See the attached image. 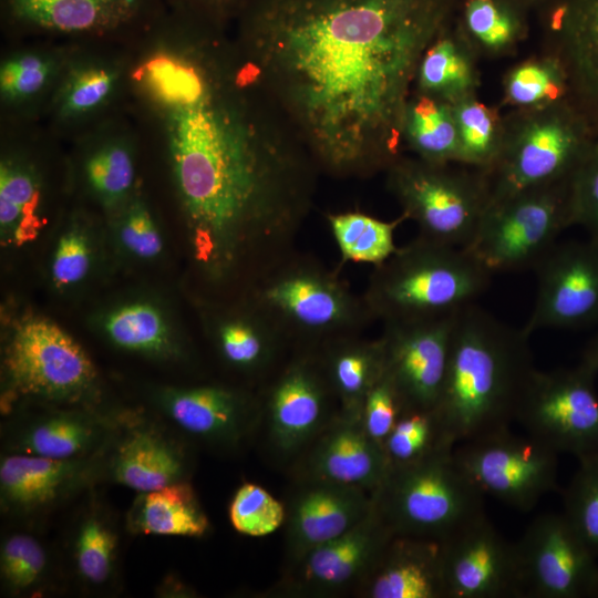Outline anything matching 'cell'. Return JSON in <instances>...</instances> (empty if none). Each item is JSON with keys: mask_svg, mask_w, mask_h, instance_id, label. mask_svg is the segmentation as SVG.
<instances>
[{"mask_svg": "<svg viewBox=\"0 0 598 598\" xmlns=\"http://www.w3.org/2000/svg\"><path fill=\"white\" fill-rule=\"evenodd\" d=\"M455 0H248L247 63L320 174L370 178L403 155L419 63Z\"/></svg>", "mask_w": 598, "mask_h": 598, "instance_id": "1", "label": "cell"}, {"mask_svg": "<svg viewBox=\"0 0 598 598\" xmlns=\"http://www.w3.org/2000/svg\"><path fill=\"white\" fill-rule=\"evenodd\" d=\"M207 70L173 107L169 151L193 268L227 299L296 250L321 174L248 64L231 86Z\"/></svg>", "mask_w": 598, "mask_h": 598, "instance_id": "2", "label": "cell"}, {"mask_svg": "<svg viewBox=\"0 0 598 598\" xmlns=\"http://www.w3.org/2000/svg\"><path fill=\"white\" fill-rule=\"evenodd\" d=\"M529 338L475 302L456 313L434 409L446 444L455 447L516 422L536 371Z\"/></svg>", "mask_w": 598, "mask_h": 598, "instance_id": "3", "label": "cell"}, {"mask_svg": "<svg viewBox=\"0 0 598 598\" xmlns=\"http://www.w3.org/2000/svg\"><path fill=\"white\" fill-rule=\"evenodd\" d=\"M492 275L466 248L416 236L373 267L362 297L382 323L439 318L474 303Z\"/></svg>", "mask_w": 598, "mask_h": 598, "instance_id": "4", "label": "cell"}, {"mask_svg": "<svg viewBox=\"0 0 598 598\" xmlns=\"http://www.w3.org/2000/svg\"><path fill=\"white\" fill-rule=\"evenodd\" d=\"M278 327L291 349H319L362 334L373 321L362 295L317 257L297 249L245 293Z\"/></svg>", "mask_w": 598, "mask_h": 598, "instance_id": "5", "label": "cell"}, {"mask_svg": "<svg viewBox=\"0 0 598 598\" xmlns=\"http://www.w3.org/2000/svg\"><path fill=\"white\" fill-rule=\"evenodd\" d=\"M495 163L482 171L489 204L571 176L598 134L567 99L547 106L511 110Z\"/></svg>", "mask_w": 598, "mask_h": 598, "instance_id": "6", "label": "cell"}, {"mask_svg": "<svg viewBox=\"0 0 598 598\" xmlns=\"http://www.w3.org/2000/svg\"><path fill=\"white\" fill-rule=\"evenodd\" d=\"M371 496L393 535L442 542L485 514L484 494L457 463L454 447L390 467Z\"/></svg>", "mask_w": 598, "mask_h": 598, "instance_id": "7", "label": "cell"}, {"mask_svg": "<svg viewBox=\"0 0 598 598\" xmlns=\"http://www.w3.org/2000/svg\"><path fill=\"white\" fill-rule=\"evenodd\" d=\"M388 190L417 236L467 247L489 205L486 177L461 164H434L401 155L385 172Z\"/></svg>", "mask_w": 598, "mask_h": 598, "instance_id": "8", "label": "cell"}, {"mask_svg": "<svg viewBox=\"0 0 598 598\" xmlns=\"http://www.w3.org/2000/svg\"><path fill=\"white\" fill-rule=\"evenodd\" d=\"M8 413L16 399L94 409L97 372L85 350L56 323L40 317L20 322L2 354ZM95 410V409H94Z\"/></svg>", "mask_w": 598, "mask_h": 598, "instance_id": "9", "label": "cell"}, {"mask_svg": "<svg viewBox=\"0 0 598 598\" xmlns=\"http://www.w3.org/2000/svg\"><path fill=\"white\" fill-rule=\"evenodd\" d=\"M570 226L569 177L491 203L465 248L492 274L534 269Z\"/></svg>", "mask_w": 598, "mask_h": 598, "instance_id": "10", "label": "cell"}, {"mask_svg": "<svg viewBox=\"0 0 598 598\" xmlns=\"http://www.w3.org/2000/svg\"><path fill=\"white\" fill-rule=\"evenodd\" d=\"M260 422L272 455L289 466L339 411L318 349L293 348L264 381Z\"/></svg>", "mask_w": 598, "mask_h": 598, "instance_id": "11", "label": "cell"}, {"mask_svg": "<svg viewBox=\"0 0 598 598\" xmlns=\"http://www.w3.org/2000/svg\"><path fill=\"white\" fill-rule=\"evenodd\" d=\"M598 372L584 362L550 371L536 369L516 422L558 454L578 458L598 453Z\"/></svg>", "mask_w": 598, "mask_h": 598, "instance_id": "12", "label": "cell"}, {"mask_svg": "<svg viewBox=\"0 0 598 598\" xmlns=\"http://www.w3.org/2000/svg\"><path fill=\"white\" fill-rule=\"evenodd\" d=\"M558 453L529 435L503 429L463 442L454 456L484 496L532 511L558 485Z\"/></svg>", "mask_w": 598, "mask_h": 598, "instance_id": "13", "label": "cell"}, {"mask_svg": "<svg viewBox=\"0 0 598 598\" xmlns=\"http://www.w3.org/2000/svg\"><path fill=\"white\" fill-rule=\"evenodd\" d=\"M515 544L524 597L598 596V557L563 513L536 517Z\"/></svg>", "mask_w": 598, "mask_h": 598, "instance_id": "14", "label": "cell"}, {"mask_svg": "<svg viewBox=\"0 0 598 598\" xmlns=\"http://www.w3.org/2000/svg\"><path fill=\"white\" fill-rule=\"evenodd\" d=\"M393 533L375 507L339 537L312 549L283 571L269 596L334 598L354 592L369 575Z\"/></svg>", "mask_w": 598, "mask_h": 598, "instance_id": "15", "label": "cell"}, {"mask_svg": "<svg viewBox=\"0 0 598 598\" xmlns=\"http://www.w3.org/2000/svg\"><path fill=\"white\" fill-rule=\"evenodd\" d=\"M533 270L537 288L527 334L598 326V240L557 243Z\"/></svg>", "mask_w": 598, "mask_h": 598, "instance_id": "16", "label": "cell"}, {"mask_svg": "<svg viewBox=\"0 0 598 598\" xmlns=\"http://www.w3.org/2000/svg\"><path fill=\"white\" fill-rule=\"evenodd\" d=\"M447 598L524 597L515 543L486 514L441 542Z\"/></svg>", "mask_w": 598, "mask_h": 598, "instance_id": "17", "label": "cell"}, {"mask_svg": "<svg viewBox=\"0 0 598 598\" xmlns=\"http://www.w3.org/2000/svg\"><path fill=\"white\" fill-rule=\"evenodd\" d=\"M456 313L383 323L379 338L383 346L385 371L398 389L403 412L435 409Z\"/></svg>", "mask_w": 598, "mask_h": 598, "instance_id": "18", "label": "cell"}, {"mask_svg": "<svg viewBox=\"0 0 598 598\" xmlns=\"http://www.w3.org/2000/svg\"><path fill=\"white\" fill-rule=\"evenodd\" d=\"M156 403L181 431L216 446L239 445L260 422L258 395L224 384L163 388Z\"/></svg>", "mask_w": 598, "mask_h": 598, "instance_id": "19", "label": "cell"}, {"mask_svg": "<svg viewBox=\"0 0 598 598\" xmlns=\"http://www.w3.org/2000/svg\"><path fill=\"white\" fill-rule=\"evenodd\" d=\"M103 452L72 460L4 453L0 461L2 512L22 518L52 511L102 476Z\"/></svg>", "mask_w": 598, "mask_h": 598, "instance_id": "20", "label": "cell"}, {"mask_svg": "<svg viewBox=\"0 0 598 598\" xmlns=\"http://www.w3.org/2000/svg\"><path fill=\"white\" fill-rule=\"evenodd\" d=\"M285 504L287 570L312 549L339 537L362 520L371 511L372 496L353 486L298 480Z\"/></svg>", "mask_w": 598, "mask_h": 598, "instance_id": "21", "label": "cell"}, {"mask_svg": "<svg viewBox=\"0 0 598 598\" xmlns=\"http://www.w3.org/2000/svg\"><path fill=\"white\" fill-rule=\"evenodd\" d=\"M290 470L295 481L331 482L372 494L390 465L383 447L367 434L360 416L338 411Z\"/></svg>", "mask_w": 598, "mask_h": 598, "instance_id": "22", "label": "cell"}, {"mask_svg": "<svg viewBox=\"0 0 598 598\" xmlns=\"http://www.w3.org/2000/svg\"><path fill=\"white\" fill-rule=\"evenodd\" d=\"M542 52L557 58L568 100L598 134V0H551L544 18Z\"/></svg>", "mask_w": 598, "mask_h": 598, "instance_id": "23", "label": "cell"}, {"mask_svg": "<svg viewBox=\"0 0 598 598\" xmlns=\"http://www.w3.org/2000/svg\"><path fill=\"white\" fill-rule=\"evenodd\" d=\"M190 460L184 446L155 423L116 421L104 452L102 477L137 493L186 481Z\"/></svg>", "mask_w": 598, "mask_h": 598, "instance_id": "24", "label": "cell"}, {"mask_svg": "<svg viewBox=\"0 0 598 598\" xmlns=\"http://www.w3.org/2000/svg\"><path fill=\"white\" fill-rule=\"evenodd\" d=\"M212 306L206 327L218 359L240 375L265 381L291 350L283 333L244 295Z\"/></svg>", "mask_w": 598, "mask_h": 598, "instance_id": "25", "label": "cell"}, {"mask_svg": "<svg viewBox=\"0 0 598 598\" xmlns=\"http://www.w3.org/2000/svg\"><path fill=\"white\" fill-rule=\"evenodd\" d=\"M113 421L94 409L58 406L17 423L6 440L4 453L55 460H72L102 452L113 431Z\"/></svg>", "mask_w": 598, "mask_h": 598, "instance_id": "26", "label": "cell"}, {"mask_svg": "<svg viewBox=\"0 0 598 598\" xmlns=\"http://www.w3.org/2000/svg\"><path fill=\"white\" fill-rule=\"evenodd\" d=\"M354 596L447 598L441 542L393 535Z\"/></svg>", "mask_w": 598, "mask_h": 598, "instance_id": "27", "label": "cell"}, {"mask_svg": "<svg viewBox=\"0 0 598 598\" xmlns=\"http://www.w3.org/2000/svg\"><path fill=\"white\" fill-rule=\"evenodd\" d=\"M19 27L68 34L113 32L151 16L153 0H2Z\"/></svg>", "mask_w": 598, "mask_h": 598, "instance_id": "28", "label": "cell"}, {"mask_svg": "<svg viewBox=\"0 0 598 598\" xmlns=\"http://www.w3.org/2000/svg\"><path fill=\"white\" fill-rule=\"evenodd\" d=\"M318 351L339 411L360 416L368 392L384 372V351L380 338L344 336L326 343Z\"/></svg>", "mask_w": 598, "mask_h": 598, "instance_id": "29", "label": "cell"}, {"mask_svg": "<svg viewBox=\"0 0 598 598\" xmlns=\"http://www.w3.org/2000/svg\"><path fill=\"white\" fill-rule=\"evenodd\" d=\"M120 535L111 512L92 499L80 511L69 538L70 564L86 589L109 588L118 568Z\"/></svg>", "mask_w": 598, "mask_h": 598, "instance_id": "30", "label": "cell"}, {"mask_svg": "<svg viewBox=\"0 0 598 598\" xmlns=\"http://www.w3.org/2000/svg\"><path fill=\"white\" fill-rule=\"evenodd\" d=\"M477 59L458 29L448 25L424 52L413 91L451 104L476 95L481 85Z\"/></svg>", "mask_w": 598, "mask_h": 598, "instance_id": "31", "label": "cell"}, {"mask_svg": "<svg viewBox=\"0 0 598 598\" xmlns=\"http://www.w3.org/2000/svg\"><path fill=\"white\" fill-rule=\"evenodd\" d=\"M130 532L143 535L204 537L209 519L188 480L141 492L126 516Z\"/></svg>", "mask_w": 598, "mask_h": 598, "instance_id": "32", "label": "cell"}, {"mask_svg": "<svg viewBox=\"0 0 598 598\" xmlns=\"http://www.w3.org/2000/svg\"><path fill=\"white\" fill-rule=\"evenodd\" d=\"M104 337L120 350L146 358L183 357V344L163 309L148 300H132L109 310L102 318Z\"/></svg>", "mask_w": 598, "mask_h": 598, "instance_id": "33", "label": "cell"}, {"mask_svg": "<svg viewBox=\"0 0 598 598\" xmlns=\"http://www.w3.org/2000/svg\"><path fill=\"white\" fill-rule=\"evenodd\" d=\"M403 147L434 164H460L453 105L413 91L402 124Z\"/></svg>", "mask_w": 598, "mask_h": 598, "instance_id": "34", "label": "cell"}, {"mask_svg": "<svg viewBox=\"0 0 598 598\" xmlns=\"http://www.w3.org/2000/svg\"><path fill=\"white\" fill-rule=\"evenodd\" d=\"M519 7L515 0H466L457 29L478 58L513 55L527 35Z\"/></svg>", "mask_w": 598, "mask_h": 598, "instance_id": "35", "label": "cell"}, {"mask_svg": "<svg viewBox=\"0 0 598 598\" xmlns=\"http://www.w3.org/2000/svg\"><path fill=\"white\" fill-rule=\"evenodd\" d=\"M340 254V267L347 262L378 266L398 249L394 231L405 220L400 215L392 221L362 212L331 213L326 216Z\"/></svg>", "mask_w": 598, "mask_h": 598, "instance_id": "36", "label": "cell"}, {"mask_svg": "<svg viewBox=\"0 0 598 598\" xmlns=\"http://www.w3.org/2000/svg\"><path fill=\"white\" fill-rule=\"evenodd\" d=\"M569 96L567 73L554 55L540 52L513 65L503 79L502 105L512 110L547 106Z\"/></svg>", "mask_w": 598, "mask_h": 598, "instance_id": "37", "label": "cell"}, {"mask_svg": "<svg viewBox=\"0 0 598 598\" xmlns=\"http://www.w3.org/2000/svg\"><path fill=\"white\" fill-rule=\"evenodd\" d=\"M39 184L32 169L6 159L0 166V234L4 245L21 246L33 239L40 228L35 215Z\"/></svg>", "mask_w": 598, "mask_h": 598, "instance_id": "38", "label": "cell"}, {"mask_svg": "<svg viewBox=\"0 0 598 598\" xmlns=\"http://www.w3.org/2000/svg\"><path fill=\"white\" fill-rule=\"evenodd\" d=\"M460 164L487 171L496 161L504 137L505 121L498 109L486 105L477 94L454 104Z\"/></svg>", "mask_w": 598, "mask_h": 598, "instance_id": "39", "label": "cell"}, {"mask_svg": "<svg viewBox=\"0 0 598 598\" xmlns=\"http://www.w3.org/2000/svg\"><path fill=\"white\" fill-rule=\"evenodd\" d=\"M49 549L34 535L12 532L1 540L0 578L12 596H33L48 588L53 576Z\"/></svg>", "mask_w": 598, "mask_h": 598, "instance_id": "40", "label": "cell"}, {"mask_svg": "<svg viewBox=\"0 0 598 598\" xmlns=\"http://www.w3.org/2000/svg\"><path fill=\"white\" fill-rule=\"evenodd\" d=\"M442 447L445 443L434 410L404 411L383 443L390 467L415 463Z\"/></svg>", "mask_w": 598, "mask_h": 598, "instance_id": "41", "label": "cell"}, {"mask_svg": "<svg viewBox=\"0 0 598 598\" xmlns=\"http://www.w3.org/2000/svg\"><path fill=\"white\" fill-rule=\"evenodd\" d=\"M563 514L598 557V453L578 458L564 493Z\"/></svg>", "mask_w": 598, "mask_h": 598, "instance_id": "42", "label": "cell"}, {"mask_svg": "<svg viewBox=\"0 0 598 598\" xmlns=\"http://www.w3.org/2000/svg\"><path fill=\"white\" fill-rule=\"evenodd\" d=\"M228 517L237 533L249 537H264L283 526L286 504L264 486L245 482L231 497Z\"/></svg>", "mask_w": 598, "mask_h": 598, "instance_id": "43", "label": "cell"}, {"mask_svg": "<svg viewBox=\"0 0 598 598\" xmlns=\"http://www.w3.org/2000/svg\"><path fill=\"white\" fill-rule=\"evenodd\" d=\"M85 178L94 195L105 205L121 203L134 182V162L126 146L111 143L96 150L86 161Z\"/></svg>", "mask_w": 598, "mask_h": 598, "instance_id": "44", "label": "cell"}, {"mask_svg": "<svg viewBox=\"0 0 598 598\" xmlns=\"http://www.w3.org/2000/svg\"><path fill=\"white\" fill-rule=\"evenodd\" d=\"M94 246L84 226L75 223L65 228L53 247L49 275L53 286L68 290L82 283L93 267Z\"/></svg>", "mask_w": 598, "mask_h": 598, "instance_id": "45", "label": "cell"}, {"mask_svg": "<svg viewBox=\"0 0 598 598\" xmlns=\"http://www.w3.org/2000/svg\"><path fill=\"white\" fill-rule=\"evenodd\" d=\"M116 239L127 256L143 261L156 259L164 248L163 236L153 214L140 200L132 203L121 216Z\"/></svg>", "mask_w": 598, "mask_h": 598, "instance_id": "46", "label": "cell"}, {"mask_svg": "<svg viewBox=\"0 0 598 598\" xmlns=\"http://www.w3.org/2000/svg\"><path fill=\"white\" fill-rule=\"evenodd\" d=\"M574 225L598 240V136L570 176Z\"/></svg>", "mask_w": 598, "mask_h": 598, "instance_id": "47", "label": "cell"}, {"mask_svg": "<svg viewBox=\"0 0 598 598\" xmlns=\"http://www.w3.org/2000/svg\"><path fill=\"white\" fill-rule=\"evenodd\" d=\"M402 412L401 396L384 368L362 403L360 421L367 434L383 447Z\"/></svg>", "mask_w": 598, "mask_h": 598, "instance_id": "48", "label": "cell"}, {"mask_svg": "<svg viewBox=\"0 0 598 598\" xmlns=\"http://www.w3.org/2000/svg\"><path fill=\"white\" fill-rule=\"evenodd\" d=\"M114 87L113 73L101 66H90L76 72L70 80L62 99L66 115H80L99 107Z\"/></svg>", "mask_w": 598, "mask_h": 598, "instance_id": "49", "label": "cell"}, {"mask_svg": "<svg viewBox=\"0 0 598 598\" xmlns=\"http://www.w3.org/2000/svg\"><path fill=\"white\" fill-rule=\"evenodd\" d=\"M50 72L49 61L33 53L9 59L0 70L1 93L11 101L30 97L45 85Z\"/></svg>", "mask_w": 598, "mask_h": 598, "instance_id": "50", "label": "cell"}, {"mask_svg": "<svg viewBox=\"0 0 598 598\" xmlns=\"http://www.w3.org/2000/svg\"><path fill=\"white\" fill-rule=\"evenodd\" d=\"M189 16L219 24L240 13L248 0H176Z\"/></svg>", "mask_w": 598, "mask_h": 598, "instance_id": "51", "label": "cell"}, {"mask_svg": "<svg viewBox=\"0 0 598 598\" xmlns=\"http://www.w3.org/2000/svg\"><path fill=\"white\" fill-rule=\"evenodd\" d=\"M580 361L598 372V331L585 348Z\"/></svg>", "mask_w": 598, "mask_h": 598, "instance_id": "52", "label": "cell"}, {"mask_svg": "<svg viewBox=\"0 0 598 598\" xmlns=\"http://www.w3.org/2000/svg\"><path fill=\"white\" fill-rule=\"evenodd\" d=\"M515 1H517L522 6L523 3H530V2L538 1V0H515Z\"/></svg>", "mask_w": 598, "mask_h": 598, "instance_id": "53", "label": "cell"}, {"mask_svg": "<svg viewBox=\"0 0 598 598\" xmlns=\"http://www.w3.org/2000/svg\"><path fill=\"white\" fill-rule=\"evenodd\" d=\"M598 597V596H597Z\"/></svg>", "mask_w": 598, "mask_h": 598, "instance_id": "54", "label": "cell"}]
</instances>
